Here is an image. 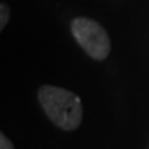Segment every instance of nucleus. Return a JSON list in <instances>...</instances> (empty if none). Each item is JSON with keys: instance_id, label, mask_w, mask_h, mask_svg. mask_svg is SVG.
<instances>
[{"instance_id": "obj_1", "label": "nucleus", "mask_w": 149, "mask_h": 149, "mask_svg": "<svg viewBox=\"0 0 149 149\" xmlns=\"http://www.w3.org/2000/svg\"><path fill=\"white\" fill-rule=\"evenodd\" d=\"M38 100L53 123L64 131H74L82 122V102L73 91L55 85H43Z\"/></svg>"}, {"instance_id": "obj_2", "label": "nucleus", "mask_w": 149, "mask_h": 149, "mask_svg": "<svg viewBox=\"0 0 149 149\" xmlns=\"http://www.w3.org/2000/svg\"><path fill=\"white\" fill-rule=\"evenodd\" d=\"M70 29L78 44L93 59H105L111 50V43L107 31L97 22L85 17L74 18Z\"/></svg>"}, {"instance_id": "obj_3", "label": "nucleus", "mask_w": 149, "mask_h": 149, "mask_svg": "<svg viewBox=\"0 0 149 149\" xmlns=\"http://www.w3.org/2000/svg\"><path fill=\"white\" fill-rule=\"evenodd\" d=\"M9 22V6L6 3L0 5V29H5V26Z\"/></svg>"}, {"instance_id": "obj_4", "label": "nucleus", "mask_w": 149, "mask_h": 149, "mask_svg": "<svg viewBox=\"0 0 149 149\" xmlns=\"http://www.w3.org/2000/svg\"><path fill=\"white\" fill-rule=\"evenodd\" d=\"M0 149H15L12 141L5 134H0Z\"/></svg>"}]
</instances>
